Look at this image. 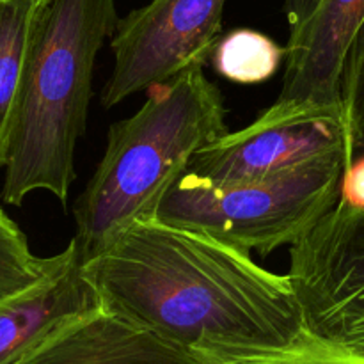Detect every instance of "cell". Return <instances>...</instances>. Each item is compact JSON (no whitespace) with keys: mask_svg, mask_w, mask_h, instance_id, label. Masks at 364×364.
Masks as SVG:
<instances>
[{"mask_svg":"<svg viewBox=\"0 0 364 364\" xmlns=\"http://www.w3.org/2000/svg\"><path fill=\"white\" fill-rule=\"evenodd\" d=\"M82 274L100 304L206 359L281 347L302 331L290 277L251 252L160 217L121 231Z\"/></svg>","mask_w":364,"mask_h":364,"instance_id":"cell-1","label":"cell"},{"mask_svg":"<svg viewBox=\"0 0 364 364\" xmlns=\"http://www.w3.org/2000/svg\"><path fill=\"white\" fill-rule=\"evenodd\" d=\"M116 0H41L32 21L7 137L0 198L45 191L66 206L87 123L95 64L116 32Z\"/></svg>","mask_w":364,"mask_h":364,"instance_id":"cell-2","label":"cell"},{"mask_svg":"<svg viewBox=\"0 0 364 364\" xmlns=\"http://www.w3.org/2000/svg\"><path fill=\"white\" fill-rule=\"evenodd\" d=\"M224 134L223 95L203 68L151 85L141 109L109 128L105 153L75 201L80 262L132 224L159 215L167 191L196 153Z\"/></svg>","mask_w":364,"mask_h":364,"instance_id":"cell-3","label":"cell"},{"mask_svg":"<svg viewBox=\"0 0 364 364\" xmlns=\"http://www.w3.org/2000/svg\"><path fill=\"white\" fill-rule=\"evenodd\" d=\"M340 151L315 162L238 181H212L185 173L167 191L160 219L194 228L219 240L262 256L297 242L341 196V181L352 166Z\"/></svg>","mask_w":364,"mask_h":364,"instance_id":"cell-4","label":"cell"},{"mask_svg":"<svg viewBox=\"0 0 364 364\" xmlns=\"http://www.w3.org/2000/svg\"><path fill=\"white\" fill-rule=\"evenodd\" d=\"M288 277L302 327L364 355V208L340 198L290 245Z\"/></svg>","mask_w":364,"mask_h":364,"instance_id":"cell-5","label":"cell"},{"mask_svg":"<svg viewBox=\"0 0 364 364\" xmlns=\"http://www.w3.org/2000/svg\"><path fill=\"white\" fill-rule=\"evenodd\" d=\"M228 0H149L119 18L110 38L114 66L105 109L192 68H205L223 38Z\"/></svg>","mask_w":364,"mask_h":364,"instance_id":"cell-6","label":"cell"},{"mask_svg":"<svg viewBox=\"0 0 364 364\" xmlns=\"http://www.w3.org/2000/svg\"><path fill=\"white\" fill-rule=\"evenodd\" d=\"M340 151L354 159L345 114L287 110L272 103L245 128L203 146L188 173L212 181L252 180Z\"/></svg>","mask_w":364,"mask_h":364,"instance_id":"cell-7","label":"cell"},{"mask_svg":"<svg viewBox=\"0 0 364 364\" xmlns=\"http://www.w3.org/2000/svg\"><path fill=\"white\" fill-rule=\"evenodd\" d=\"M288 45L274 105L345 114V63L364 21V0H284Z\"/></svg>","mask_w":364,"mask_h":364,"instance_id":"cell-8","label":"cell"},{"mask_svg":"<svg viewBox=\"0 0 364 364\" xmlns=\"http://www.w3.org/2000/svg\"><path fill=\"white\" fill-rule=\"evenodd\" d=\"M7 364H212L105 306L66 320Z\"/></svg>","mask_w":364,"mask_h":364,"instance_id":"cell-9","label":"cell"},{"mask_svg":"<svg viewBox=\"0 0 364 364\" xmlns=\"http://www.w3.org/2000/svg\"><path fill=\"white\" fill-rule=\"evenodd\" d=\"M100 304L82 274L77 242L71 240L48 276L0 304V364H7L66 320Z\"/></svg>","mask_w":364,"mask_h":364,"instance_id":"cell-10","label":"cell"},{"mask_svg":"<svg viewBox=\"0 0 364 364\" xmlns=\"http://www.w3.org/2000/svg\"><path fill=\"white\" fill-rule=\"evenodd\" d=\"M41 0H0V169L20 87L32 21Z\"/></svg>","mask_w":364,"mask_h":364,"instance_id":"cell-11","label":"cell"},{"mask_svg":"<svg viewBox=\"0 0 364 364\" xmlns=\"http://www.w3.org/2000/svg\"><path fill=\"white\" fill-rule=\"evenodd\" d=\"M287 50L255 28H235L220 38L212 55L213 68L230 82L262 84L272 78L284 60Z\"/></svg>","mask_w":364,"mask_h":364,"instance_id":"cell-12","label":"cell"},{"mask_svg":"<svg viewBox=\"0 0 364 364\" xmlns=\"http://www.w3.org/2000/svg\"><path fill=\"white\" fill-rule=\"evenodd\" d=\"M212 364H364V355L315 336L302 327L290 343L267 348H240L210 355Z\"/></svg>","mask_w":364,"mask_h":364,"instance_id":"cell-13","label":"cell"},{"mask_svg":"<svg viewBox=\"0 0 364 364\" xmlns=\"http://www.w3.org/2000/svg\"><path fill=\"white\" fill-rule=\"evenodd\" d=\"M55 263L57 255L36 256L23 231L0 208V304L36 287Z\"/></svg>","mask_w":364,"mask_h":364,"instance_id":"cell-14","label":"cell"},{"mask_svg":"<svg viewBox=\"0 0 364 364\" xmlns=\"http://www.w3.org/2000/svg\"><path fill=\"white\" fill-rule=\"evenodd\" d=\"M341 98L355 160L364 155V21L345 63Z\"/></svg>","mask_w":364,"mask_h":364,"instance_id":"cell-15","label":"cell"},{"mask_svg":"<svg viewBox=\"0 0 364 364\" xmlns=\"http://www.w3.org/2000/svg\"><path fill=\"white\" fill-rule=\"evenodd\" d=\"M341 199L364 208V155L358 156L341 181Z\"/></svg>","mask_w":364,"mask_h":364,"instance_id":"cell-16","label":"cell"}]
</instances>
